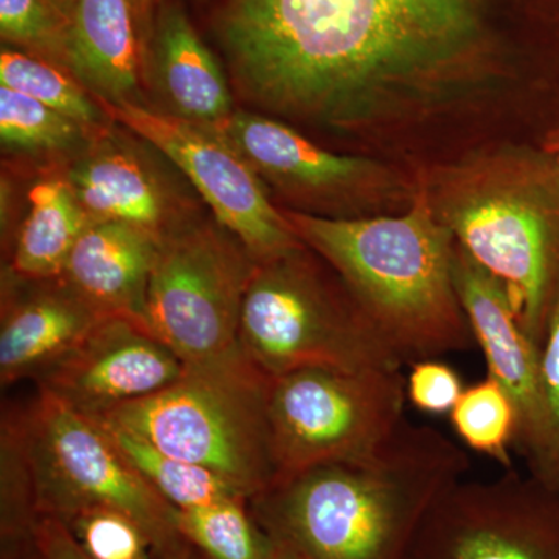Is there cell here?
Segmentation results:
<instances>
[{"instance_id":"cell-15","label":"cell","mask_w":559,"mask_h":559,"mask_svg":"<svg viewBox=\"0 0 559 559\" xmlns=\"http://www.w3.org/2000/svg\"><path fill=\"white\" fill-rule=\"evenodd\" d=\"M32 288L3 299L0 388L38 381L80 344L103 318L60 278L31 280Z\"/></svg>"},{"instance_id":"cell-3","label":"cell","mask_w":559,"mask_h":559,"mask_svg":"<svg viewBox=\"0 0 559 559\" xmlns=\"http://www.w3.org/2000/svg\"><path fill=\"white\" fill-rule=\"evenodd\" d=\"M406 212L331 218L283 210L299 240L326 261L404 366L468 352L474 336L454 283L455 238L421 175Z\"/></svg>"},{"instance_id":"cell-29","label":"cell","mask_w":559,"mask_h":559,"mask_svg":"<svg viewBox=\"0 0 559 559\" xmlns=\"http://www.w3.org/2000/svg\"><path fill=\"white\" fill-rule=\"evenodd\" d=\"M70 21L49 0H0L5 39L68 61Z\"/></svg>"},{"instance_id":"cell-6","label":"cell","mask_w":559,"mask_h":559,"mask_svg":"<svg viewBox=\"0 0 559 559\" xmlns=\"http://www.w3.org/2000/svg\"><path fill=\"white\" fill-rule=\"evenodd\" d=\"M238 345L271 378L304 369L404 367L344 280L305 245L257 264Z\"/></svg>"},{"instance_id":"cell-9","label":"cell","mask_w":559,"mask_h":559,"mask_svg":"<svg viewBox=\"0 0 559 559\" xmlns=\"http://www.w3.org/2000/svg\"><path fill=\"white\" fill-rule=\"evenodd\" d=\"M257 264L221 226L170 231L151 274L146 326L186 364L226 355L238 347L242 301Z\"/></svg>"},{"instance_id":"cell-36","label":"cell","mask_w":559,"mask_h":559,"mask_svg":"<svg viewBox=\"0 0 559 559\" xmlns=\"http://www.w3.org/2000/svg\"><path fill=\"white\" fill-rule=\"evenodd\" d=\"M555 157H557V156H555ZM557 159L559 160V157H557Z\"/></svg>"},{"instance_id":"cell-22","label":"cell","mask_w":559,"mask_h":559,"mask_svg":"<svg viewBox=\"0 0 559 559\" xmlns=\"http://www.w3.org/2000/svg\"><path fill=\"white\" fill-rule=\"evenodd\" d=\"M249 503L229 499L178 510L179 532L204 559H275L274 539L248 509Z\"/></svg>"},{"instance_id":"cell-27","label":"cell","mask_w":559,"mask_h":559,"mask_svg":"<svg viewBox=\"0 0 559 559\" xmlns=\"http://www.w3.org/2000/svg\"><path fill=\"white\" fill-rule=\"evenodd\" d=\"M540 429L530 476L559 491V294L539 347Z\"/></svg>"},{"instance_id":"cell-23","label":"cell","mask_w":559,"mask_h":559,"mask_svg":"<svg viewBox=\"0 0 559 559\" xmlns=\"http://www.w3.org/2000/svg\"><path fill=\"white\" fill-rule=\"evenodd\" d=\"M451 421L469 450L511 469L510 448L516 437L518 415L507 390L491 377L463 390Z\"/></svg>"},{"instance_id":"cell-30","label":"cell","mask_w":559,"mask_h":559,"mask_svg":"<svg viewBox=\"0 0 559 559\" xmlns=\"http://www.w3.org/2000/svg\"><path fill=\"white\" fill-rule=\"evenodd\" d=\"M411 367L407 400L428 414H451L465 390L457 371L436 359L419 360Z\"/></svg>"},{"instance_id":"cell-14","label":"cell","mask_w":559,"mask_h":559,"mask_svg":"<svg viewBox=\"0 0 559 559\" xmlns=\"http://www.w3.org/2000/svg\"><path fill=\"white\" fill-rule=\"evenodd\" d=\"M454 283L474 341L487 360L488 377L513 401L518 415L513 447L527 463L539 441V349L522 329L506 283L481 267L457 242Z\"/></svg>"},{"instance_id":"cell-13","label":"cell","mask_w":559,"mask_h":559,"mask_svg":"<svg viewBox=\"0 0 559 559\" xmlns=\"http://www.w3.org/2000/svg\"><path fill=\"white\" fill-rule=\"evenodd\" d=\"M186 366L146 326L106 316L35 384L84 417L100 419L168 388Z\"/></svg>"},{"instance_id":"cell-2","label":"cell","mask_w":559,"mask_h":559,"mask_svg":"<svg viewBox=\"0 0 559 559\" xmlns=\"http://www.w3.org/2000/svg\"><path fill=\"white\" fill-rule=\"evenodd\" d=\"M471 469L428 425H403L366 457L304 471L250 500L264 532L305 559H406L433 503Z\"/></svg>"},{"instance_id":"cell-5","label":"cell","mask_w":559,"mask_h":559,"mask_svg":"<svg viewBox=\"0 0 559 559\" xmlns=\"http://www.w3.org/2000/svg\"><path fill=\"white\" fill-rule=\"evenodd\" d=\"M271 385L270 374L238 345L218 358L187 364L168 388L97 421L213 471L252 500L277 480Z\"/></svg>"},{"instance_id":"cell-32","label":"cell","mask_w":559,"mask_h":559,"mask_svg":"<svg viewBox=\"0 0 559 559\" xmlns=\"http://www.w3.org/2000/svg\"><path fill=\"white\" fill-rule=\"evenodd\" d=\"M159 0H130L132 16L140 28L148 27L151 14Z\"/></svg>"},{"instance_id":"cell-20","label":"cell","mask_w":559,"mask_h":559,"mask_svg":"<svg viewBox=\"0 0 559 559\" xmlns=\"http://www.w3.org/2000/svg\"><path fill=\"white\" fill-rule=\"evenodd\" d=\"M31 210L22 223L10 272L25 280L60 278L76 241L94 223L81 207L69 180H43L33 187Z\"/></svg>"},{"instance_id":"cell-7","label":"cell","mask_w":559,"mask_h":559,"mask_svg":"<svg viewBox=\"0 0 559 559\" xmlns=\"http://www.w3.org/2000/svg\"><path fill=\"white\" fill-rule=\"evenodd\" d=\"M38 516L62 522L91 510L119 511L146 533L156 559H191L178 510L154 491L102 423L38 390L20 407Z\"/></svg>"},{"instance_id":"cell-24","label":"cell","mask_w":559,"mask_h":559,"mask_svg":"<svg viewBox=\"0 0 559 559\" xmlns=\"http://www.w3.org/2000/svg\"><path fill=\"white\" fill-rule=\"evenodd\" d=\"M0 498H2V538L17 547L33 543V525L38 520L35 485L20 407L2 412L0 423Z\"/></svg>"},{"instance_id":"cell-10","label":"cell","mask_w":559,"mask_h":559,"mask_svg":"<svg viewBox=\"0 0 559 559\" xmlns=\"http://www.w3.org/2000/svg\"><path fill=\"white\" fill-rule=\"evenodd\" d=\"M100 102L114 120L159 150L191 180L218 226L229 231L255 263L304 246L283 210L267 198L263 179L218 132L131 100Z\"/></svg>"},{"instance_id":"cell-18","label":"cell","mask_w":559,"mask_h":559,"mask_svg":"<svg viewBox=\"0 0 559 559\" xmlns=\"http://www.w3.org/2000/svg\"><path fill=\"white\" fill-rule=\"evenodd\" d=\"M69 68L100 100H130L139 55L130 0H76L69 28Z\"/></svg>"},{"instance_id":"cell-17","label":"cell","mask_w":559,"mask_h":559,"mask_svg":"<svg viewBox=\"0 0 559 559\" xmlns=\"http://www.w3.org/2000/svg\"><path fill=\"white\" fill-rule=\"evenodd\" d=\"M81 207L94 221H116L167 237L168 201L164 189L128 150L103 146L81 160L69 178Z\"/></svg>"},{"instance_id":"cell-26","label":"cell","mask_w":559,"mask_h":559,"mask_svg":"<svg viewBox=\"0 0 559 559\" xmlns=\"http://www.w3.org/2000/svg\"><path fill=\"white\" fill-rule=\"evenodd\" d=\"M81 135V124L27 95L0 86V139L25 151L69 148Z\"/></svg>"},{"instance_id":"cell-4","label":"cell","mask_w":559,"mask_h":559,"mask_svg":"<svg viewBox=\"0 0 559 559\" xmlns=\"http://www.w3.org/2000/svg\"><path fill=\"white\" fill-rule=\"evenodd\" d=\"M437 218L506 283L539 349L559 294V160L525 146L485 150L419 170Z\"/></svg>"},{"instance_id":"cell-11","label":"cell","mask_w":559,"mask_h":559,"mask_svg":"<svg viewBox=\"0 0 559 559\" xmlns=\"http://www.w3.org/2000/svg\"><path fill=\"white\" fill-rule=\"evenodd\" d=\"M406 559H559V491L513 469L462 479L433 503Z\"/></svg>"},{"instance_id":"cell-21","label":"cell","mask_w":559,"mask_h":559,"mask_svg":"<svg viewBox=\"0 0 559 559\" xmlns=\"http://www.w3.org/2000/svg\"><path fill=\"white\" fill-rule=\"evenodd\" d=\"M102 425L140 476L176 510L197 509L221 500H249L245 492L213 471L165 454L159 448L130 430L106 423Z\"/></svg>"},{"instance_id":"cell-35","label":"cell","mask_w":559,"mask_h":559,"mask_svg":"<svg viewBox=\"0 0 559 559\" xmlns=\"http://www.w3.org/2000/svg\"><path fill=\"white\" fill-rule=\"evenodd\" d=\"M275 543V540H274ZM275 559H305L299 554H296L289 547L283 546V544L275 543Z\"/></svg>"},{"instance_id":"cell-31","label":"cell","mask_w":559,"mask_h":559,"mask_svg":"<svg viewBox=\"0 0 559 559\" xmlns=\"http://www.w3.org/2000/svg\"><path fill=\"white\" fill-rule=\"evenodd\" d=\"M33 543L43 559H91L68 525L47 514L33 525Z\"/></svg>"},{"instance_id":"cell-16","label":"cell","mask_w":559,"mask_h":559,"mask_svg":"<svg viewBox=\"0 0 559 559\" xmlns=\"http://www.w3.org/2000/svg\"><path fill=\"white\" fill-rule=\"evenodd\" d=\"M159 246L160 238L138 227L94 221L76 241L61 278L102 316L146 326V296Z\"/></svg>"},{"instance_id":"cell-8","label":"cell","mask_w":559,"mask_h":559,"mask_svg":"<svg viewBox=\"0 0 559 559\" xmlns=\"http://www.w3.org/2000/svg\"><path fill=\"white\" fill-rule=\"evenodd\" d=\"M406 400L401 370L304 369L272 378L275 484L377 451L406 419Z\"/></svg>"},{"instance_id":"cell-28","label":"cell","mask_w":559,"mask_h":559,"mask_svg":"<svg viewBox=\"0 0 559 559\" xmlns=\"http://www.w3.org/2000/svg\"><path fill=\"white\" fill-rule=\"evenodd\" d=\"M91 559H151L153 544L119 511L91 510L64 522Z\"/></svg>"},{"instance_id":"cell-1","label":"cell","mask_w":559,"mask_h":559,"mask_svg":"<svg viewBox=\"0 0 559 559\" xmlns=\"http://www.w3.org/2000/svg\"><path fill=\"white\" fill-rule=\"evenodd\" d=\"M491 0H224L240 90L286 119L395 134L498 86Z\"/></svg>"},{"instance_id":"cell-25","label":"cell","mask_w":559,"mask_h":559,"mask_svg":"<svg viewBox=\"0 0 559 559\" xmlns=\"http://www.w3.org/2000/svg\"><path fill=\"white\" fill-rule=\"evenodd\" d=\"M0 83L33 100L49 106L80 124H95L100 108L91 102L79 84L49 62L3 49L0 53Z\"/></svg>"},{"instance_id":"cell-34","label":"cell","mask_w":559,"mask_h":559,"mask_svg":"<svg viewBox=\"0 0 559 559\" xmlns=\"http://www.w3.org/2000/svg\"><path fill=\"white\" fill-rule=\"evenodd\" d=\"M544 150L559 157V128L547 135L546 142H544Z\"/></svg>"},{"instance_id":"cell-19","label":"cell","mask_w":559,"mask_h":559,"mask_svg":"<svg viewBox=\"0 0 559 559\" xmlns=\"http://www.w3.org/2000/svg\"><path fill=\"white\" fill-rule=\"evenodd\" d=\"M159 68L165 91L182 119L215 127L231 116V97L218 62L179 10L159 25Z\"/></svg>"},{"instance_id":"cell-12","label":"cell","mask_w":559,"mask_h":559,"mask_svg":"<svg viewBox=\"0 0 559 559\" xmlns=\"http://www.w3.org/2000/svg\"><path fill=\"white\" fill-rule=\"evenodd\" d=\"M261 179L318 209L364 210L411 202L414 179L370 157L333 153L282 121L234 112L215 127Z\"/></svg>"},{"instance_id":"cell-33","label":"cell","mask_w":559,"mask_h":559,"mask_svg":"<svg viewBox=\"0 0 559 559\" xmlns=\"http://www.w3.org/2000/svg\"><path fill=\"white\" fill-rule=\"evenodd\" d=\"M51 5L55 7L62 16L68 21H72L73 10H75L76 0H49Z\"/></svg>"}]
</instances>
